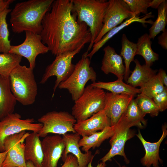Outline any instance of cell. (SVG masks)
<instances>
[{
	"label": "cell",
	"instance_id": "2e32d148",
	"mask_svg": "<svg viewBox=\"0 0 167 167\" xmlns=\"http://www.w3.org/2000/svg\"><path fill=\"white\" fill-rule=\"evenodd\" d=\"M110 126H111L110 120L103 110L85 120L76 122L74 129L76 133L84 137L90 136Z\"/></svg>",
	"mask_w": 167,
	"mask_h": 167
},
{
	"label": "cell",
	"instance_id": "8fae6325",
	"mask_svg": "<svg viewBox=\"0 0 167 167\" xmlns=\"http://www.w3.org/2000/svg\"><path fill=\"white\" fill-rule=\"evenodd\" d=\"M29 133L23 131L5 139L4 148L7 153L2 167H27L24 155V141Z\"/></svg>",
	"mask_w": 167,
	"mask_h": 167
},
{
	"label": "cell",
	"instance_id": "484cf974",
	"mask_svg": "<svg viewBox=\"0 0 167 167\" xmlns=\"http://www.w3.org/2000/svg\"><path fill=\"white\" fill-rule=\"evenodd\" d=\"M91 84L95 87L105 89L116 94H127L135 96L137 94L140 93V88L134 87L124 83L122 80L118 79L115 81L109 82H95Z\"/></svg>",
	"mask_w": 167,
	"mask_h": 167
},
{
	"label": "cell",
	"instance_id": "7402d4cb",
	"mask_svg": "<svg viewBox=\"0 0 167 167\" xmlns=\"http://www.w3.org/2000/svg\"><path fill=\"white\" fill-rule=\"evenodd\" d=\"M153 17L152 12L146 14L141 17L135 16L126 19L125 21L120 24L116 26L108 32L98 42L94 44L92 49L90 53H88L87 56L91 59L93 55L97 52L103 45L115 35L125 27L133 23L138 22L143 24L146 23L152 24L153 22L151 19L147 20L148 18Z\"/></svg>",
	"mask_w": 167,
	"mask_h": 167
},
{
	"label": "cell",
	"instance_id": "f1b7e54d",
	"mask_svg": "<svg viewBox=\"0 0 167 167\" xmlns=\"http://www.w3.org/2000/svg\"><path fill=\"white\" fill-rule=\"evenodd\" d=\"M158 9V16L156 21L153 22L149 29V36L150 38L154 39L156 36L161 31L166 29L167 23V2L165 1L159 6Z\"/></svg>",
	"mask_w": 167,
	"mask_h": 167
},
{
	"label": "cell",
	"instance_id": "8d00e7d4",
	"mask_svg": "<svg viewBox=\"0 0 167 167\" xmlns=\"http://www.w3.org/2000/svg\"><path fill=\"white\" fill-rule=\"evenodd\" d=\"M158 43L165 49H167V31L166 29L158 38Z\"/></svg>",
	"mask_w": 167,
	"mask_h": 167
},
{
	"label": "cell",
	"instance_id": "9a60e30c",
	"mask_svg": "<svg viewBox=\"0 0 167 167\" xmlns=\"http://www.w3.org/2000/svg\"><path fill=\"white\" fill-rule=\"evenodd\" d=\"M135 135V131L130 129L126 130L116 129L113 135L110 138L109 143L111 147L109 152L100 160L105 163L110 161L117 155L122 156L126 164L130 163L129 160L125 154L124 148L126 142L133 138Z\"/></svg>",
	"mask_w": 167,
	"mask_h": 167
},
{
	"label": "cell",
	"instance_id": "cb8c5ba5",
	"mask_svg": "<svg viewBox=\"0 0 167 167\" xmlns=\"http://www.w3.org/2000/svg\"><path fill=\"white\" fill-rule=\"evenodd\" d=\"M134 61L135 67L131 72V74L128 77L126 82L134 87L140 88L156 75L157 71L152 69L145 64L141 65L137 59Z\"/></svg>",
	"mask_w": 167,
	"mask_h": 167
},
{
	"label": "cell",
	"instance_id": "7a4b0ae2",
	"mask_svg": "<svg viewBox=\"0 0 167 167\" xmlns=\"http://www.w3.org/2000/svg\"><path fill=\"white\" fill-rule=\"evenodd\" d=\"M54 0H29L17 3L11 11L12 31L20 33L28 31L40 34L43 19Z\"/></svg>",
	"mask_w": 167,
	"mask_h": 167
},
{
	"label": "cell",
	"instance_id": "f35d334b",
	"mask_svg": "<svg viewBox=\"0 0 167 167\" xmlns=\"http://www.w3.org/2000/svg\"><path fill=\"white\" fill-rule=\"evenodd\" d=\"M14 0H0V14L5 10L9 9V6Z\"/></svg>",
	"mask_w": 167,
	"mask_h": 167
},
{
	"label": "cell",
	"instance_id": "7c38bea8",
	"mask_svg": "<svg viewBox=\"0 0 167 167\" xmlns=\"http://www.w3.org/2000/svg\"><path fill=\"white\" fill-rule=\"evenodd\" d=\"M109 1L104 16L103 28L94 41V44L101 40L109 30L122 23L124 20L135 16L123 0Z\"/></svg>",
	"mask_w": 167,
	"mask_h": 167
},
{
	"label": "cell",
	"instance_id": "4fadbf2b",
	"mask_svg": "<svg viewBox=\"0 0 167 167\" xmlns=\"http://www.w3.org/2000/svg\"><path fill=\"white\" fill-rule=\"evenodd\" d=\"M41 144L43 167H57L65 147L62 137L59 135L47 136L41 141Z\"/></svg>",
	"mask_w": 167,
	"mask_h": 167
},
{
	"label": "cell",
	"instance_id": "5b68a950",
	"mask_svg": "<svg viewBox=\"0 0 167 167\" xmlns=\"http://www.w3.org/2000/svg\"><path fill=\"white\" fill-rule=\"evenodd\" d=\"M88 54L87 51L84 53L81 59L75 65L71 75L58 87L60 89L67 90L74 101L82 95L88 81L93 83L96 79V73L90 66V59L87 56Z\"/></svg>",
	"mask_w": 167,
	"mask_h": 167
},
{
	"label": "cell",
	"instance_id": "603a6c76",
	"mask_svg": "<svg viewBox=\"0 0 167 167\" xmlns=\"http://www.w3.org/2000/svg\"><path fill=\"white\" fill-rule=\"evenodd\" d=\"M17 101L11 89L9 77L0 75V120L13 113Z\"/></svg>",
	"mask_w": 167,
	"mask_h": 167
},
{
	"label": "cell",
	"instance_id": "e575fe53",
	"mask_svg": "<svg viewBox=\"0 0 167 167\" xmlns=\"http://www.w3.org/2000/svg\"><path fill=\"white\" fill-rule=\"evenodd\" d=\"M152 99L160 112L166 110L167 108V88L165 87L163 92L155 96Z\"/></svg>",
	"mask_w": 167,
	"mask_h": 167
},
{
	"label": "cell",
	"instance_id": "8992f818",
	"mask_svg": "<svg viewBox=\"0 0 167 167\" xmlns=\"http://www.w3.org/2000/svg\"><path fill=\"white\" fill-rule=\"evenodd\" d=\"M105 93L103 89L91 84L85 87L72 108L71 114L77 122L85 120L103 110Z\"/></svg>",
	"mask_w": 167,
	"mask_h": 167
},
{
	"label": "cell",
	"instance_id": "836d02e7",
	"mask_svg": "<svg viewBox=\"0 0 167 167\" xmlns=\"http://www.w3.org/2000/svg\"><path fill=\"white\" fill-rule=\"evenodd\" d=\"M128 6L131 12L135 16H138L142 13L147 14L150 7V0H123Z\"/></svg>",
	"mask_w": 167,
	"mask_h": 167
},
{
	"label": "cell",
	"instance_id": "b9f144b4",
	"mask_svg": "<svg viewBox=\"0 0 167 167\" xmlns=\"http://www.w3.org/2000/svg\"><path fill=\"white\" fill-rule=\"evenodd\" d=\"M93 160L90 161L87 167H93L92 165V162ZM96 167H106L105 163L101 162L98 163Z\"/></svg>",
	"mask_w": 167,
	"mask_h": 167
},
{
	"label": "cell",
	"instance_id": "f546056e",
	"mask_svg": "<svg viewBox=\"0 0 167 167\" xmlns=\"http://www.w3.org/2000/svg\"><path fill=\"white\" fill-rule=\"evenodd\" d=\"M22 57L13 54H0V75L8 77L12 71L20 64Z\"/></svg>",
	"mask_w": 167,
	"mask_h": 167
},
{
	"label": "cell",
	"instance_id": "ac0fdd59",
	"mask_svg": "<svg viewBox=\"0 0 167 167\" xmlns=\"http://www.w3.org/2000/svg\"><path fill=\"white\" fill-rule=\"evenodd\" d=\"M62 137L65 145L62 156V161L64 162L67 155L71 153L77 158L79 167H87L89 163L93 160L94 155L90 151L84 153L82 152L79 145L81 136L76 133H67L62 135Z\"/></svg>",
	"mask_w": 167,
	"mask_h": 167
},
{
	"label": "cell",
	"instance_id": "9c48e42d",
	"mask_svg": "<svg viewBox=\"0 0 167 167\" xmlns=\"http://www.w3.org/2000/svg\"><path fill=\"white\" fill-rule=\"evenodd\" d=\"M33 118L21 119V116L17 113L7 114L0 120V152L5 151L4 141L10 136L26 131L38 133L43 125L40 123H34Z\"/></svg>",
	"mask_w": 167,
	"mask_h": 167
},
{
	"label": "cell",
	"instance_id": "60d3db41",
	"mask_svg": "<svg viewBox=\"0 0 167 167\" xmlns=\"http://www.w3.org/2000/svg\"><path fill=\"white\" fill-rule=\"evenodd\" d=\"M7 151H5L2 152H0V167H2L3 162L6 156Z\"/></svg>",
	"mask_w": 167,
	"mask_h": 167
},
{
	"label": "cell",
	"instance_id": "d6986e66",
	"mask_svg": "<svg viewBox=\"0 0 167 167\" xmlns=\"http://www.w3.org/2000/svg\"><path fill=\"white\" fill-rule=\"evenodd\" d=\"M104 54L102 60L101 69L106 74L112 73L118 79L123 80L125 72L122 58L118 54L114 49L108 45L103 49Z\"/></svg>",
	"mask_w": 167,
	"mask_h": 167
},
{
	"label": "cell",
	"instance_id": "4316f807",
	"mask_svg": "<svg viewBox=\"0 0 167 167\" xmlns=\"http://www.w3.org/2000/svg\"><path fill=\"white\" fill-rule=\"evenodd\" d=\"M152 42L149 35L145 33L138 40L136 43V55H141L144 59L145 65L149 67L159 59V55L155 52L151 47Z\"/></svg>",
	"mask_w": 167,
	"mask_h": 167
},
{
	"label": "cell",
	"instance_id": "ba28073f",
	"mask_svg": "<svg viewBox=\"0 0 167 167\" xmlns=\"http://www.w3.org/2000/svg\"><path fill=\"white\" fill-rule=\"evenodd\" d=\"M84 45H81L74 51L56 56L52 63L46 68L40 83L44 84L50 77H56L52 98L54 96L55 90L59 84L66 79L72 73L75 66V65L72 62V59Z\"/></svg>",
	"mask_w": 167,
	"mask_h": 167
},
{
	"label": "cell",
	"instance_id": "52a82bcc",
	"mask_svg": "<svg viewBox=\"0 0 167 167\" xmlns=\"http://www.w3.org/2000/svg\"><path fill=\"white\" fill-rule=\"evenodd\" d=\"M43 126L38 133L40 137H45L49 133L63 135L68 132L75 133L74 126L77 122L73 116L65 111H52L38 119Z\"/></svg>",
	"mask_w": 167,
	"mask_h": 167
},
{
	"label": "cell",
	"instance_id": "ab89813d",
	"mask_svg": "<svg viewBox=\"0 0 167 167\" xmlns=\"http://www.w3.org/2000/svg\"><path fill=\"white\" fill-rule=\"evenodd\" d=\"M165 0H153L150 2V7L155 9H157L161 4Z\"/></svg>",
	"mask_w": 167,
	"mask_h": 167
},
{
	"label": "cell",
	"instance_id": "1f68e13d",
	"mask_svg": "<svg viewBox=\"0 0 167 167\" xmlns=\"http://www.w3.org/2000/svg\"><path fill=\"white\" fill-rule=\"evenodd\" d=\"M165 87L156 74L140 88V93L152 99L163 92Z\"/></svg>",
	"mask_w": 167,
	"mask_h": 167
},
{
	"label": "cell",
	"instance_id": "ffe728a7",
	"mask_svg": "<svg viewBox=\"0 0 167 167\" xmlns=\"http://www.w3.org/2000/svg\"><path fill=\"white\" fill-rule=\"evenodd\" d=\"M145 116L134 99L114 126L117 129L126 130L133 126L142 128L147 123Z\"/></svg>",
	"mask_w": 167,
	"mask_h": 167
},
{
	"label": "cell",
	"instance_id": "d4e9b609",
	"mask_svg": "<svg viewBox=\"0 0 167 167\" xmlns=\"http://www.w3.org/2000/svg\"><path fill=\"white\" fill-rule=\"evenodd\" d=\"M115 131L114 126L106 127L103 130L97 132L91 135L82 137L79 142L82 150L87 152L91 149L99 147L106 139L110 138Z\"/></svg>",
	"mask_w": 167,
	"mask_h": 167
},
{
	"label": "cell",
	"instance_id": "83f0119b",
	"mask_svg": "<svg viewBox=\"0 0 167 167\" xmlns=\"http://www.w3.org/2000/svg\"><path fill=\"white\" fill-rule=\"evenodd\" d=\"M122 48L120 55L124 60L125 72L124 79L126 82L131 71L130 69L131 63L134 61L137 50L136 43L130 41L125 34H123L121 38Z\"/></svg>",
	"mask_w": 167,
	"mask_h": 167
},
{
	"label": "cell",
	"instance_id": "5bb4252c",
	"mask_svg": "<svg viewBox=\"0 0 167 167\" xmlns=\"http://www.w3.org/2000/svg\"><path fill=\"white\" fill-rule=\"evenodd\" d=\"M134 97L127 94L106 93L103 110L110 120L111 126L117 123Z\"/></svg>",
	"mask_w": 167,
	"mask_h": 167
},
{
	"label": "cell",
	"instance_id": "d6a6232c",
	"mask_svg": "<svg viewBox=\"0 0 167 167\" xmlns=\"http://www.w3.org/2000/svg\"><path fill=\"white\" fill-rule=\"evenodd\" d=\"M135 100L142 113L145 116L147 113L152 117L158 115L159 109L152 99L139 93Z\"/></svg>",
	"mask_w": 167,
	"mask_h": 167
},
{
	"label": "cell",
	"instance_id": "6da1fadb",
	"mask_svg": "<svg viewBox=\"0 0 167 167\" xmlns=\"http://www.w3.org/2000/svg\"><path fill=\"white\" fill-rule=\"evenodd\" d=\"M72 6V0H54L43 19L42 41L54 56L74 51L91 41L89 28L77 21Z\"/></svg>",
	"mask_w": 167,
	"mask_h": 167
},
{
	"label": "cell",
	"instance_id": "3957f363",
	"mask_svg": "<svg viewBox=\"0 0 167 167\" xmlns=\"http://www.w3.org/2000/svg\"><path fill=\"white\" fill-rule=\"evenodd\" d=\"M72 13L77 17V21L84 22L89 27L91 39L88 48H92L94 41L103 26L104 16L109 1L106 0H72Z\"/></svg>",
	"mask_w": 167,
	"mask_h": 167
},
{
	"label": "cell",
	"instance_id": "30bf717a",
	"mask_svg": "<svg viewBox=\"0 0 167 167\" xmlns=\"http://www.w3.org/2000/svg\"><path fill=\"white\" fill-rule=\"evenodd\" d=\"M25 38L21 44L11 45L8 53L26 58L29 63V67L33 70L36 66L37 56L47 53L48 47L42 42L40 34L28 31L25 32Z\"/></svg>",
	"mask_w": 167,
	"mask_h": 167
},
{
	"label": "cell",
	"instance_id": "277c9868",
	"mask_svg": "<svg viewBox=\"0 0 167 167\" xmlns=\"http://www.w3.org/2000/svg\"><path fill=\"white\" fill-rule=\"evenodd\" d=\"M33 70L19 64L9 76L12 92L17 101L24 105L34 103L37 94V85Z\"/></svg>",
	"mask_w": 167,
	"mask_h": 167
},
{
	"label": "cell",
	"instance_id": "7bdbcfd3",
	"mask_svg": "<svg viewBox=\"0 0 167 167\" xmlns=\"http://www.w3.org/2000/svg\"><path fill=\"white\" fill-rule=\"evenodd\" d=\"M27 167H35L33 163L31 161H28L26 162Z\"/></svg>",
	"mask_w": 167,
	"mask_h": 167
},
{
	"label": "cell",
	"instance_id": "44dd1931",
	"mask_svg": "<svg viewBox=\"0 0 167 167\" xmlns=\"http://www.w3.org/2000/svg\"><path fill=\"white\" fill-rule=\"evenodd\" d=\"M25 141L24 155L26 162L31 161L35 167H43V155L38 133L33 132L29 133Z\"/></svg>",
	"mask_w": 167,
	"mask_h": 167
},
{
	"label": "cell",
	"instance_id": "d590c367",
	"mask_svg": "<svg viewBox=\"0 0 167 167\" xmlns=\"http://www.w3.org/2000/svg\"><path fill=\"white\" fill-rule=\"evenodd\" d=\"M61 167H79L76 157L71 154H69Z\"/></svg>",
	"mask_w": 167,
	"mask_h": 167
},
{
	"label": "cell",
	"instance_id": "e0dca14e",
	"mask_svg": "<svg viewBox=\"0 0 167 167\" xmlns=\"http://www.w3.org/2000/svg\"><path fill=\"white\" fill-rule=\"evenodd\" d=\"M167 125L165 123L162 126V135L156 142L152 143L146 141L143 137L140 130H138L137 136L142 143L145 150L144 156L140 159L142 165L145 167H159V162L162 164V160L159 154L160 145L167 135Z\"/></svg>",
	"mask_w": 167,
	"mask_h": 167
},
{
	"label": "cell",
	"instance_id": "74e56055",
	"mask_svg": "<svg viewBox=\"0 0 167 167\" xmlns=\"http://www.w3.org/2000/svg\"><path fill=\"white\" fill-rule=\"evenodd\" d=\"M157 75L163 85L165 87H167V75L165 71L162 69L160 68Z\"/></svg>",
	"mask_w": 167,
	"mask_h": 167
},
{
	"label": "cell",
	"instance_id": "4dcf8cb0",
	"mask_svg": "<svg viewBox=\"0 0 167 167\" xmlns=\"http://www.w3.org/2000/svg\"><path fill=\"white\" fill-rule=\"evenodd\" d=\"M11 11V9H7L0 14V53H8L11 46L6 20L7 15Z\"/></svg>",
	"mask_w": 167,
	"mask_h": 167
}]
</instances>
